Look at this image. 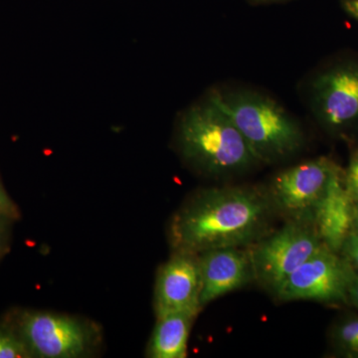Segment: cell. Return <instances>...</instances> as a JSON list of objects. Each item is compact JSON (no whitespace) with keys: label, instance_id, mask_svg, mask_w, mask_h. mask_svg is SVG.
I'll return each mask as SVG.
<instances>
[{"label":"cell","instance_id":"obj_9","mask_svg":"<svg viewBox=\"0 0 358 358\" xmlns=\"http://www.w3.org/2000/svg\"><path fill=\"white\" fill-rule=\"evenodd\" d=\"M201 308L197 254L174 251L157 274L155 315L159 317L167 313L185 312L197 315Z\"/></svg>","mask_w":358,"mask_h":358},{"label":"cell","instance_id":"obj_8","mask_svg":"<svg viewBox=\"0 0 358 358\" xmlns=\"http://www.w3.org/2000/svg\"><path fill=\"white\" fill-rule=\"evenodd\" d=\"M313 108L322 124L341 131L358 124V63L338 66L315 78Z\"/></svg>","mask_w":358,"mask_h":358},{"label":"cell","instance_id":"obj_13","mask_svg":"<svg viewBox=\"0 0 358 358\" xmlns=\"http://www.w3.org/2000/svg\"><path fill=\"white\" fill-rule=\"evenodd\" d=\"M31 353L8 320L0 322V358H30Z\"/></svg>","mask_w":358,"mask_h":358},{"label":"cell","instance_id":"obj_2","mask_svg":"<svg viewBox=\"0 0 358 358\" xmlns=\"http://www.w3.org/2000/svg\"><path fill=\"white\" fill-rule=\"evenodd\" d=\"M176 136L183 159L207 176L240 173L259 162L234 122L208 96L185 110Z\"/></svg>","mask_w":358,"mask_h":358},{"label":"cell","instance_id":"obj_10","mask_svg":"<svg viewBox=\"0 0 358 358\" xmlns=\"http://www.w3.org/2000/svg\"><path fill=\"white\" fill-rule=\"evenodd\" d=\"M200 277V305L242 288L254 275L249 253L236 247L208 250L197 254Z\"/></svg>","mask_w":358,"mask_h":358},{"label":"cell","instance_id":"obj_6","mask_svg":"<svg viewBox=\"0 0 358 358\" xmlns=\"http://www.w3.org/2000/svg\"><path fill=\"white\" fill-rule=\"evenodd\" d=\"M353 273L343 256L324 246L285 280L275 293L282 301L341 303L348 300Z\"/></svg>","mask_w":358,"mask_h":358},{"label":"cell","instance_id":"obj_7","mask_svg":"<svg viewBox=\"0 0 358 358\" xmlns=\"http://www.w3.org/2000/svg\"><path fill=\"white\" fill-rule=\"evenodd\" d=\"M338 166L327 157L307 160L278 173L271 185V199L278 208L294 219L313 220Z\"/></svg>","mask_w":358,"mask_h":358},{"label":"cell","instance_id":"obj_5","mask_svg":"<svg viewBox=\"0 0 358 358\" xmlns=\"http://www.w3.org/2000/svg\"><path fill=\"white\" fill-rule=\"evenodd\" d=\"M324 246L313 220L294 219L250 252L254 275L275 292Z\"/></svg>","mask_w":358,"mask_h":358},{"label":"cell","instance_id":"obj_4","mask_svg":"<svg viewBox=\"0 0 358 358\" xmlns=\"http://www.w3.org/2000/svg\"><path fill=\"white\" fill-rule=\"evenodd\" d=\"M6 317L15 327L32 357H88L102 341V333L95 322L73 315L18 310Z\"/></svg>","mask_w":358,"mask_h":358},{"label":"cell","instance_id":"obj_15","mask_svg":"<svg viewBox=\"0 0 358 358\" xmlns=\"http://www.w3.org/2000/svg\"><path fill=\"white\" fill-rule=\"evenodd\" d=\"M343 258L358 274V232L352 231L341 250Z\"/></svg>","mask_w":358,"mask_h":358},{"label":"cell","instance_id":"obj_11","mask_svg":"<svg viewBox=\"0 0 358 358\" xmlns=\"http://www.w3.org/2000/svg\"><path fill=\"white\" fill-rule=\"evenodd\" d=\"M353 219L355 200L346 187L345 171L338 167L315 207L313 225L322 243L331 251L341 253L353 231Z\"/></svg>","mask_w":358,"mask_h":358},{"label":"cell","instance_id":"obj_17","mask_svg":"<svg viewBox=\"0 0 358 358\" xmlns=\"http://www.w3.org/2000/svg\"><path fill=\"white\" fill-rule=\"evenodd\" d=\"M0 216L16 220L20 217V210L15 202L11 199L0 180Z\"/></svg>","mask_w":358,"mask_h":358},{"label":"cell","instance_id":"obj_12","mask_svg":"<svg viewBox=\"0 0 358 358\" xmlns=\"http://www.w3.org/2000/svg\"><path fill=\"white\" fill-rule=\"evenodd\" d=\"M194 313L179 312L157 317L154 333L148 346L152 358H185Z\"/></svg>","mask_w":358,"mask_h":358},{"label":"cell","instance_id":"obj_19","mask_svg":"<svg viewBox=\"0 0 358 358\" xmlns=\"http://www.w3.org/2000/svg\"><path fill=\"white\" fill-rule=\"evenodd\" d=\"M348 300L352 301L353 306L358 310V274L353 273L352 280L348 291Z\"/></svg>","mask_w":358,"mask_h":358},{"label":"cell","instance_id":"obj_14","mask_svg":"<svg viewBox=\"0 0 358 358\" xmlns=\"http://www.w3.org/2000/svg\"><path fill=\"white\" fill-rule=\"evenodd\" d=\"M333 341L341 355L358 357V317L343 320L334 327Z\"/></svg>","mask_w":358,"mask_h":358},{"label":"cell","instance_id":"obj_3","mask_svg":"<svg viewBox=\"0 0 358 358\" xmlns=\"http://www.w3.org/2000/svg\"><path fill=\"white\" fill-rule=\"evenodd\" d=\"M207 96L234 122L259 162H279L303 147L298 122L273 99L251 91L212 90Z\"/></svg>","mask_w":358,"mask_h":358},{"label":"cell","instance_id":"obj_18","mask_svg":"<svg viewBox=\"0 0 358 358\" xmlns=\"http://www.w3.org/2000/svg\"><path fill=\"white\" fill-rule=\"evenodd\" d=\"M10 219L0 216V257L6 254L9 244V224Z\"/></svg>","mask_w":358,"mask_h":358},{"label":"cell","instance_id":"obj_21","mask_svg":"<svg viewBox=\"0 0 358 358\" xmlns=\"http://www.w3.org/2000/svg\"><path fill=\"white\" fill-rule=\"evenodd\" d=\"M353 231L358 232V202H355V219H353Z\"/></svg>","mask_w":358,"mask_h":358},{"label":"cell","instance_id":"obj_16","mask_svg":"<svg viewBox=\"0 0 358 358\" xmlns=\"http://www.w3.org/2000/svg\"><path fill=\"white\" fill-rule=\"evenodd\" d=\"M345 185L355 202H358V152L350 159L345 171Z\"/></svg>","mask_w":358,"mask_h":358},{"label":"cell","instance_id":"obj_22","mask_svg":"<svg viewBox=\"0 0 358 358\" xmlns=\"http://www.w3.org/2000/svg\"><path fill=\"white\" fill-rule=\"evenodd\" d=\"M255 2H274V1H281V0H254Z\"/></svg>","mask_w":358,"mask_h":358},{"label":"cell","instance_id":"obj_20","mask_svg":"<svg viewBox=\"0 0 358 358\" xmlns=\"http://www.w3.org/2000/svg\"><path fill=\"white\" fill-rule=\"evenodd\" d=\"M343 6L346 13L358 20V0H343Z\"/></svg>","mask_w":358,"mask_h":358},{"label":"cell","instance_id":"obj_1","mask_svg":"<svg viewBox=\"0 0 358 358\" xmlns=\"http://www.w3.org/2000/svg\"><path fill=\"white\" fill-rule=\"evenodd\" d=\"M274 206L270 195L255 187L201 190L171 219V246L200 254L253 243L267 229Z\"/></svg>","mask_w":358,"mask_h":358}]
</instances>
